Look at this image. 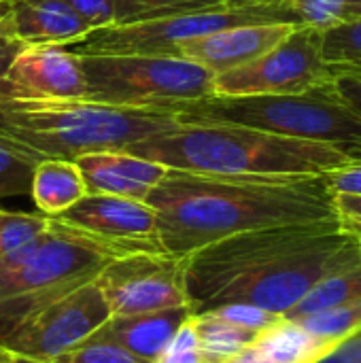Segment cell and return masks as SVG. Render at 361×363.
<instances>
[{"mask_svg":"<svg viewBox=\"0 0 361 363\" xmlns=\"http://www.w3.org/2000/svg\"><path fill=\"white\" fill-rule=\"evenodd\" d=\"M321 36L313 28L296 26L281 43L257 60L215 74L217 96H289L332 83L334 72L323 62Z\"/></svg>","mask_w":361,"mask_h":363,"instance_id":"9","label":"cell"},{"mask_svg":"<svg viewBox=\"0 0 361 363\" xmlns=\"http://www.w3.org/2000/svg\"><path fill=\"white\" fill-rule=\"evenodd\" d=\"M179 125L157 108H119L87 100L0 98V130L43 157L74 162L85 153L126 149Z\"/></svg>","mask_w":361,"mask_h":363,"instance_id":"4","label":"cell"},{"mask_svg":"<svg viewBox=\"0 0 361 363\" xmlns=\"http://www.w3.org/2000/svg\"><path fill=\"white\" fill-rule=\"evenodd\" d=\"M251 347L268 363H315L332 349L298 321L285 317L264 330Z\"/></svg>","mask_w":361,"mask_h":363,"instance_id":"19","label":"cell"},{"mask_svg":"<svg viewBox=\"0 0 361 363\" xmlns=\"http://www.w3.org/2000/svg\"><path fill=\"white\" fill-rule=\"evenodd\" d=\"M321 53L334 74H361V15L323 32Z\"/></svg>","mask_w":361,"mask_h":363,"instance_id":"24","label":"cell"},{"mask_svg":"<svg viewBox=\"0 0 361 363\" xmlns=\"http://www.w3.org/2000/svg\"><path fill=\"white\" fill-rule=\"evenodd\" d=\"M47 225L49 217L40 213H15L0 208V255L30 242L43 234Z\"/></svg>","mask_w":361,"mask_h":363,"instance_id":"27","label":"cell"},{"mask_svg":"<svg viewBox=\"0 0 361 363\" xmlns=\"http://www.w3.org/2000/svg\"><path fill=\"white\" fill-rule=\"evenodd\" d=\"M277 21L272 15L253 6H228L213 11L185 13L140 23H115L89 30L68 45L74 53H140V55H174L177 45L185 38L209 34L238 23Z\"/></svg>","mask_w":361,"mask_h":363,"instance_id":"10","label":"cell"},{"mask_svg":"<svg viewBox=\"0 0 361 363\" xmlns=\"http://www.w3.org/2000/svg\"><path fill=\"white\" fill-rule=\"evenodd\" d=\"M66 6H70L89 30L106 28L115 23V4L113 0H62Z\"/></svg>","mask_w":361,"mask_h":363,"instance_id":"32","label":"cell"},{"mask_svg":"<svg viewBox=\"0 0 361 363\" xmlns=\"http://www.w3.org/2000/svg\"><path fill=\"white\" fill-rule=\"evenodd\" d=\"M315 363H361V328L336 342L321 359Z\"/></svg>","mask_w":361,"mask_h":363,"instance_id":"34","label":"cell"},{"mask_svg":"<svg viewBox=\"0 0 361 363\" xmlns=\"http://www.w3.org/2000/svg\"><path fill=\"white\" fill-rule=\"evenodd\" d=\"M361 255L336 221H311L234 234L185 255L194 313L249 304L285 317L328 274Z\"/></svg>","mask_w":361,"mask_h":363,"instance_id":"1","label":"cell"},{"mask_svg":"<svg viewBox=\"0 0 361 363\" xmlns=\"http://www.w3.org/2000/svg\"><path fill=\"white\" fill-rule=\"evenodd\" d=\"M51 219L117 255L164 253L157 238V215L153 206L140 200L85 194L77 204Z\"/></svg>","mask_w":361,"mask_h":363,"instance_id":"12","label":"cell"},{"mask_svg":"<svg viewBox=\"0 0 361 363\" xmlns=\"http://www.w3.org/2000/svg\"><path fill=\"white\" fill-rule=\"evenodd\" d=\"M111 311L96 281L38 302L0 325V345L34 363H51L91 338Z\"/></svg>","mask_w":361,"mask_h":363,"instance_id":"8","label":"cell"},{"mask_svg":"<svg viewBox=\"0 0 361 363\" xmlns=\"http://www.w3.org/2000/svg\"><path fill=\"white\" fill-rule=\"evenodd\" d=\"M211 311L219 313L223 319H228L249 332H255V334H262L264 330H268L270 325H274L281 319V315H274V313H268L264 308L249 306V304H226V306H217Z\"/></svg>","mask_w":361,"mask_h":363,"instance_id":"31","label":"cell"},{"mask_svg":"<svg viewBox=\"0 0 361 363\" xmlns=\"http://www.w3.org/2000/svg\"><path fill=\"white\" fill-rule=\"evenodd\" d=\"M87 23L62 0H0V70L21 47H68Z\"/></svg>","mask_w":361,"mask_h":363,"instance_id":"14","label":"cell"},{"mask_svg":"<svg viewBox=\"0 0 361 363\" xmlns=\"http://www.w3.org/2000/svg\"><path fill=\"white\" fill-rule=\"evenodd\" d=\"M87 194L119 196L147 202L149 194L166 177L164 164L132 155L123 149L85 153L74 160Z\"/></svg>","mask_w":361,"mask_h":363,"instance_id":"16","label":"cell"},{"mask_svg":"<svg viewBox=\"0 0 361 363\" xmlns=\"http://www.w3.org/2000/svg\"><path fill=\"white\" fill-rule=\"evenodd\" d=\"M294 321V319H291ZM302 328H306L317 338L326 340L328 345H336L349 334L361 328V298L349 300L343 304H336L332 308L306 315L302 319H296Z\"/></svg>","mask_w":361,"mask_h":363,"instance_id":"26","label":"cell"},{"mask_svg":"<svg viewBox=\"0 0 361 363\" xmlns=\"http://www.w3.org/2000/svg\"><path fill=\"white\" fill-rule=\"evenodd\" d=\"M111 317L189 306L185 257L140 251L115 257L96 277Z\"/></svg>","mask_w":361,"mask_h":363,"instance_id":"11","label":"cell"},{"mask_svg":"<svg viewBox=\"0 0 361 363\" xmlns=\"http://www.w3.org/2000/svg\"><path fill=\"white\" fill-rule=\"evenodd\" d=\"M194 315V313H191ZM189 315V317H191ZM151 363H217L213 362L198 345L196 332L191 321L187 319L181 330L174 334V338L170 340V345L153 359Z\"/></svg>","mask_w":361,"mask_h":363,"instance_id":"29","label":"cell"},{"mask_svg":"<svg viewBox=\"0 0 361 363\" xmlns=\"http://www.w3.org/2000/svg\"><path fill=\"white\" fill-rule=\"evenodd\" d=\"M283 9L291 23L317 32H328L357 17L351 0H285Z\"/></svg>","mask_w":361,"mask_h":363,"instance_id":"25","label":"cell"},{"mask_svg":"<svg viewBox=\"0 0 361 363\" xmlns=\"http://www.w3.org/2000/svg\"><path fill=\"white\" fill-rule=\"evenodd\" d=\"M51 363H147L134 357L130 351H126L121 345H117L111 338H104L100 334H94L72 351L60 355Z\"/></svg>","mask_w":361,"mask_h":363,"instance_id":"28","label":"cell"},{"mask_svg":"<svg viewBox=\"0 0 361 363\" xmlns=\"http://www.w3.org/2000/svg\"><path fill=\"white\" fill-rule=\"evenodd\" d=\"M332 194H361V160L323 174Z\"/></svg>","mask_w":361,"mask_h":363,"instance_id":"33","label":"cell"},{"mask_svg":"<svg viewBox=\"0 0 361 363\" xmlns=\"http://www.w3.org/2000/svg\"><path fill=\"white\" fill-rule=\"evenodd\" d=\"M0 363H28V359H23V357L11 353L9 349H4V347L0 345Z\"/></svg>","mask_w":361,"mask_h":363,"instance_id":"37","label":"cell"},{"mask_svg":"<svg viewBox=\"0 0 361 363\" xmlns=\"http://www.w3.org/2000/svg\"><path fill=\"white\" fill-rule=\"evenodd\" d=\"M294 28L296 23L289 21L238 23L185 38L177 45L174 55L219 74L257 60L281 43Z\"/></svg>","mask_w":361,"mask_h":363,"instance_id":"15","label":"cell"},{"mask_svg":"<svg viewBox=\"0 0 361 363\" xmlns=\"http://www.w3.org/2000/svg\"><path fill=\"white\" fill-rule=\"evenodd\" d=\"M113 4L115 23H140L162 17L230 6L228 0H113Z\"/></svg>","mask_w":361,"mask_h":363,"instance_id":"23","label":"cell"},{"mask_svg":"<svg viewBox=\"0 0 361 363\" xmlns=\"http://www.w3.org/2000/svg\"><path fill=\"white\" fill-rule=\"evenodd\" d=\"M40 160L47 157L0 130V200L28 196L34 168Z\"/></svg>","mask_w":361,"mask_h":363,"instance_id":"22","label":"cell"},{"mask_svg":"<svg viewBox=\"0 0 361 363\" xmlns=\"http://www.w3.org/2000/svg\"><path fill=\"white\" fill-rule=\"evenodd\" d=\"M219 363H268L253 347H249V349H245V351H240V353H236V355H232V357H228V359H223V362Z\"/></svg>","mask_w":361,"mask_h":363,"instance_id":"36","label":"cell"},{"mask_svg":"<svg viewBox=\"0 0 361 363\" xmlns=\"http://www.w3.org/2000/svg\"><path fill=\"white\" fill-rule=\"evenodd\" d=\"M247 2H249V0H228L230 6H247Z\"/></svg>","mask_w":361,"mask_h":363,"instance_id":"38","label":"cell"},{"mask_svg":"<svg viewBox=\"0 0 361 363\" xmlns=\"http://www.w3.org/2000/svg\"><path fill=\"white\" fill-rule=\"evenodd\" d=\"M85 89L79 53L62 45L21 47L0 70V98L9 100H85Z\"/></svg>","mask_w":361,"mask_h":363,"instance_id":"13","label":"cell"},{"mask_svg":"<svg viewBox=\"0 0 361 363\" xmlns=\"http://www.w3.org/2000/svg\"><path fill=\"white\" fill-rule=\"evenodd\" d=\"M361 298V255L351 262L349 266L328 274L326 279H321L302 300L300 304H296L285 319H302L306 315L332 308L336 304L349 302V300H357Z\"/></svg>","mask_w":361,"mask_h":363,"instance_id":"21","label":"cell"},{"mask_svg":"<svg viewBox=\"0 0 361 363\" xmlns=\"http://www.w3.org/2000/svg\"><path fill=\"white\" fill-rule=\"evenodd\" d=\"M332 211L338 232L361 245V194H332Z\"/></svg>","mask_w":361,"mask_h":363,"instance_id":"30","label":"cell"},{"mask_svg":"<svg viewBox=\"0 0 361 363\" xmlns=\"http://www.w3.org/2000/svg\"><path fill=\"white\" fill-rule=\"evenodd\" d=\"M123 151L166 168L260 177H319L355 160L332 145L232 123H181Z\"/></svg>","mask_w":361,"mask_h":363,"instance_id":"3","label":"cell"},{"mask_svg":"<svg viewBox=\"0 0 361 363\" xmlns=\"http://www.w3.org/2000/svg\"><path fill=\"white\" fill-rule=\"evenodd\" d=\"M179 123L247 125L298 140L332 145L361 160V115L336 91L334 81L289 96H206L157 106Z\"/></svg>","mask_w":361,"mask_h":363,"instance_id":"5","label":"cell"},{"mask_svg":"<svg viewBox=\"0 0 361 363\" xmlns=\"http://www.w3.org/2000/svg\"><path fill=\"white\" fill-rule=\"evenodd\" d=\"M147 204L157 215L164 253L177 257L243 232L334 219L323 174L260 177L168 168Z\"/></svg>","mask_w":361,"mask_h":363,"instance_id":"2","label":"cell"},{"mask_svg":"<svg viewBox=\"0 0 361 363\" xmlns=\"http://www.w3.org/2000/svg\"><path fill=\"white\" fill-rule=\"evenodd\" d=\"M85 100L119 108H157L213 96L215 74L189 60L140 53H79Z\"/></svg>","mask_w":361,"mask_h":363,"instance_id":"7","label":"cell"},{"mask_svg":"<svg viewBox=\"0 0 361 363\" xmlns=\"http://www.w3.org/2000/svg\"><path fill=\"white\" fill-rule=\"evenodd\" d=\"M334 87L343 100L361 115V74H336Z\"/></svg>","mask_w":361,"mask_h":363,"instance_id":"35","label":"cell"},{"mask_svg":"<svg viewBox=\"0 0 361 363\" xmlns=\"http://www.w3.org/2000/svg\"><path fill=\"white\" fill-rule=\"evenodd\" d=\"M85 194V181L72 160L47 157L36 164L28 196L40 215L55 217L77 204Z\"/></svg>","mask_w":361,"mask_h":363,"instance_id":"18","label":"cell"},{"mask_svg":"<svg viewBox=\"0 0 361 363\" xmlns=\"http://www.w3.org/2000/svg\"><path fill=\"white\" fill-rule=\"evenodd\" d=\"M28 363H34V362H28Z\"/></svg>","mask_w":361,"mask_h":363,"instance_id":"40","label":"cell"},{"mask_svg":"<svg viewBox=\"0 0 361 363\" xmlns=\"http://www.w3.org/2000/svg\"><path fill=\"white\" fill-rule=\"evenodd\" d=\"M191 313V306H179L145 315L111 317L96 334L115 340L134 357L151 363L170 345Z\"/></svg>","mask_w":361,"mask_h":363,"instance_id":"17","label":"cell"},{"mask_svg":"<svg viewBox=\"0 0 361 363\" xmlns=\"http://www.w3.org/2000/svg\"><path fill=\"white\" fill-rule=\"evenodd\" d=\"M115 257L121 255L49 217L43 234L0 255V325L38 302L96 281Z\"/></svg>","mask_w":361,"mask_h":363,"instance_id":"6","label":"cell"},{"mask_svg":"<svg viewBox=\"0 0 361 363\" xmlns=\"http://www.w3.org/2000/svg\"><path fill=\"white\" fill-rule=\"evenodd\" d=\"M353 2V6H355V11H357V17L361 15V0H351Z\"/></svg>","mask_w":361,"mask_h":363,"instance_id":"39","label":"cell"},{"mask_svg":"<svg viewBox=\"0 0 361 363\" xmlns=\"http://www.w3.org/2000/svg\"><path fill=\"white\" fill-rule=\"evenodd\" d=\"M198 345L200 349L213 359V362H223L245 349H249L260 334L249 332L228 319H223L215 311H202L194 313L189 317Z\"/></svg>","mask_w":361,"mask_h":363,"instance_id":"20","label":"cell"}]
</instances>
